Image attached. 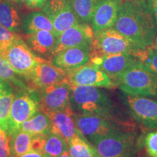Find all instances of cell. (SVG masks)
Here are the masks:
<instances>
[{"label": "cell", "instance_id": "52a82bcc", "mask_svg": "<svg viewBox=\"0 0 157 157\" xmlns=\"http://www.w3.org/2000/svg\"><path fill=\"white\" fill-rule=\"evenodd\" d=\"M99 157H131L134 153L135 136L119 131L98 139L93 143Z\"/></svg>", "mask_w": 157, "mask_h": 157}, {"label": "cell", "instance_id": "9c48e42d", "mask_svg": "<svg viewBox=\"0 0 157 157\" xmlns=\"http://www.w3.org/2000/svg\"><path fill=\"white\" fill-rule=\"evenodd\" d=\"M34 92L38 99L39 110L47 114L71 105V86L67 79Z\"/></svg>", "mask_w": 157, "mask_h": 157}, {"label": "cell", "instance_id": "2e32d148", "mask_svg": "<svg viewBox=\"0 0 157 157\" xmlns=\"http://www.w3.org/2000/svg\"><path fill=\"white\" fill-rule=\"evenodd\" d=\"M90 44H85L60 51L50 59L54 66L64 71L76 69L90 61Z\"/></svg>", "mask_w": 157, "mask_h": 157}, {"label": "cell", "instance_id": "8992f818", "mask_svg": "<svg viewBox=\"0 0 157 157\" xmlns=\"http://www.w3.org/2000/svg\"><path fill=\"white\" fill-rule=\"evenodd\" d=\"M74 118L78 130L92 144L98 139L121 131L117 124L109 118L79 113H74Z\"/></svg>", "mask_w": 157, "mask_h": 157}, {"label": "cell", "instance_id": "d4e9b609", "mask_svg": "<svg viewBox=\"0 0 157 157\" xmlns=\"http://www.w3.org/2000/svg\"><path fill=\"white\" fill-rule=\"evenodd\" d=\"M71 157H99L97 150L82 133L76 135L68 143Z\"/></svg>", "mask_w": 157, "mask_h": 157}, {"label": "cell", "instance_id": "ba28073f", "mask_svg": "<svg viewBox=\"0 0 157 157\" xmlns=\"http://www.w3.org/2000/svg\"><path fill=\"white\" fill-rule=\"evenodd\" d=\"M39 111L36 93L31 90L17 91L12 104L8 120L7 134L11 135L21 124Z\"/></svg>", "mask_w": 157, "mask_h": 157}, {"label": "cell", "instance_id": "277c9868", "mask_svg": "<svg viewBox=\"0 0 157 157\" xmlns=\"http://www.w3.org/2000/svg\"><path fill=\"white\" fill-rule=\"evenodd\" d=\"M145 50L113 27L94 32L90 44V58L105 55L127 53L137 58Z\"/></svg>", "mask_w": 157, "mask_h": 157}, {"label": "cell", "instance_id": "cb8c5ba5", "mask_svg": "<svg viewBox=\"0 0 157 157\" xmlns=\"http://www.w3.org/2000/svg\"><path fill=\"white\" fill-rule=\"evenodd\" d=\"M32 137V135L19 129L10 135L9 146L11 157H19L31 151Z\"/></svg>", "mask_w": 157, "mask_h": 157}, {"label": "cell", "instance_id": "f35d334b", "mask_svg": "<svg viewBox=\"0 0 157 157\" xmlns=\"http://www.w3.org/2000/svg\"><path fill=\"white\" fill-rule=\"evenodd\" d=\"M15 1H16V2H17V0H15Z\"/></svg>", "mask_w": 157, "mask_h": 157}, {"label": "cell", "instance_id": "44dd1931", "mask_svg": "<svg viewBox=\"0 0 157 157\" xmlns=\"http://www.w3.org/2000/svg\"><path fill=\"white\" fill-rule=\"evenodd\" d=\"M22 30L25 35L39 31H48L54 33L52 22L42 11L31 12L25 15L22 21Z\"/></svg>", "mask_w": 157, "mask_h": 157}, {"label": "cell", "instance_id": "83f0119b", "mask_svg": "<svg viewBox=\"0 0 157 157\" xmlns=\"http://www.w3.org/2000/svg\"><path fill=\"white\" fill-rule=\"evenodd\" d=\"M98 0H70L74 12L82 23L90 25Z\"/></svg>", "mask_w": 157, "mask_h": 157}, {"label": "cell", "instance_id": "7402d4cb", "mask_svg": "<svg viewBox=\"0 0 157 157\" xmlns=\"http://www.w3.org/2000/svg\"><path fill=\"white\" fill-rule=\"evenodd\" d=\"M18 129L32 135H48L52 131L50 117L46 113L40 110L23 122Z\"/></svg>", "mask_w": 157, "mask_h": 157}, {"label": "cell", "instance_id": "d6986e66", "mask_svg": "<svg viewBox=\"0 0 157 157\" xmlns=\"http://www.w3.org/2000/svg\"><path fill=\"white\" fill-rule=\"evenodd\" d=\"M56 38L53 32L39 31L25 35L24 41L37 56L50 60L56 46Z\"/></svg>", "mask_w": 157, "mask_h": 157}, {"label": "cell", "instance_id": "7c38bea8", "mask_svg": "<svg viewBox=\"0 0 157 157\" xmlns=\"http://www.w3.org/2000/svg\"><path fill=\"white\" fill-rule=\"evenodd\" d=\"M25 83L31 91L60 83L66 80V72L51 63L50 60L42 58L31 73L24 78Z\"/></svg>", "mask_w": 157, "mask_h": 157}, {"label": "cell", "instance_id": "f1b7e54d", "mask_svg": "<svg viewBox=\"0 0 157 157\" xmlns=\"http://www.w3.org/2000/svg\"><path fill=\"white\" fill-rule=\"evenodd\" d=\"M139 60L157 74V49L154 46L147 48L139 56Z\"/></svg>", "mask_w": 157, "mask_h": 157}, {"label": "cell", "instance_id": "f546056e", "mask_svg": "<svg viewBox=\"0 0 157 157\" xmlns=\"http://www.w3.org/2000/svg\"><path fill=\"white\" fill-rule=\"evenodd\" d=\"M21 36L0 25V54Z\"/></svg>", "mask_w": 157, "mask_h": 157}, {"label": "cell", "instance_id": "ac0fdd59", "mask_svg": "<svg viewBox=\"0 0 157 157\" xmlns=\"http://www.w3.org/2000/svg\"><path fill=\"white\" fill-rule=\"evenodd\" d=\"M74 114V112L71 105L63 109L48 113L51 121V132L60 135L67 143L75 135L81 133L76 126Z\"/></svg>", "mask_w": 157, "mask_h": 157}, {"label": "cell", "instance_id": "e575fe53", "mask_svg": "<svg viewBox=\"0 0 157 157\" xmlns=\"http://www.w3.org/2000/svg\"><path fill=\"white\" fill-rule=\"evenodd\" d=\"M148 2L153 15H154L155 22L157 25V0H146Z\"/></svg>", "mask_w": 157, "mask_h": 157}, {"label": "cell", "instance_id": "d6a6232c", "mask_svg": "<svg viewBox=\"0 0 157 157\" xmlns=\"http://www.w3.org/2000/svg\"><path fill=\"white\" fill-rule=\"evenodd\" d=\"M47 1L48 0H17L20 5H24L31 10L42 8Z\"/></svg>", "mask_w": 157, "mask_h": 157}, {"label": "cell", "instance_id": "4dcf8cb0", "mask_svg": "<svg viewBox=\"0 0 157 157\" xmlns=\"http://www.w3.org/2000/svg\"><path fill=\"white\" fill-rule=\"evenodd\" d=\"M143 145L149 157H157V130L147 133L143 140Z\"/></svg>", "mask_w": 157, "mask_h": 157}, {"label": "cell", "instance_id": "ffe728a7", "mask_svg": "<svg viewBox=\"0 0 157 157\" xmlns=\"http://www.w3.org/2000/svg\"><path fill=\"white\" fill-rule=\"evenodd\" d=\"M21 5L15 0H0V25L19 32L22 29Z\"/></svg>", "mask_w": 157, "mask_h": 157}, {"label": "cell", "instance_id": "3957f363", "mask_svg": "<svg viewBox=\"0 0 157 157\" xmlns=\"http://www.w3.org/2000/svg\"><path fill=\"white\" fill-rule=\"evenodd\" d=\"M71 104L79 113L112 119L114 113V106L106 93L92 86H71Z\"/></svg>", "mask_w": 157, "mask_h": 157}, {"label": "cell", "instance_id": "4fadbf2b", "mask_svg": "<svg viewBox=\"0 0 157 157\" xmlns=\"http://www.w3.org/2000/svg\"><path fill=\"white\" fill-rule=\"evenodd\" d=\"M124 103L135 121L149 129H157V100L126 94Z\"/></svg>", "mask_w": 157, "mask_h": 157}, {"label": "cell", "instance_id": "7a4b0ae2", "mask_svg": "<svg viewBox=\"0 0 157 157\" xmlns=\"http://www.w3.org/2000/svg\"><path fill=\"white\" fill-rule=\"evenodd\" d=\"M125 94L157 99V74L138 61L115 78Z\"/></svg>", "mask_w": 157, "mask_h": 157}, {"label": "cell", "instance_id": "836d02e7", "mask_svg": "<svg viewBox=\"0 0 157 157\" xmlns=\"http://www.w3.org/2000/svg\"><path fill=\"white\" fill-rule=\"evenodd\" d=\"M45 136H46V135H33L32 140H31V150L42 151L43 147H44V144Z\"/></svg>", "mask_w": 157, "mask_h": 157}, {"label": "cell", "instance_id": "9a60e30c", "mask_svg": "<svg viewBox=\"0 0 157 157\" xmlns=\"http://www.w3.org/2000/svg\"><path fill=\"white\" fill-rule=\"evenodd\" d=\"M138 61L140 60L137 57L127 53L105 55L91 57L90 59V63L99 67L114 80Z\"/></svg>", "mask_w": 157, "mask_h": 157}, {"label": "cell", "instance_id": "484cf974", "mask_svg": "<svg viewBox=\"0 0 157 157\" xmlns=\"http://www.w3.org/2000/svg\"><path fill=\"white\" fill-rule=\"evenodd\" d=\"M68 150L66 141L56 133L51 132L45 136L42 153L46 157H58Z\"/></svg>", "mask_w": 157, "mask_h": 157}, {"label": "cell", "instance_id": "e0dca14e", "mask_svg": "<svg viewBox=\"0 0 157 157\" xmlns=\"http://www.w3.org/2000/svg\"><path fill=\"white\" fill-rule=\"evenodd\" d=\"M123 0H98L92 17L94 32L113 27Z\"/></svg>", "mask_w": 157, "mask_h": 157}, {"label": "cell", "instance_id": "d590c367", "mask_svg": "<svg viewBox=\"0 0 157 157\" xmlns=\"http://www.w3.org/2000/svg\"><path fill=\"white\" fill-rule=\"evenodd\" d=\"M19 157H46L42 151H29L20 156Z\"/></svg>", "mask_w": 157, "mask_h": 157}, {"label": "cell", "instance_id": "4316f807", "mask_svg": "<svg viewBox=\"0 0 157 157\" xmlns=\"http://www.w3.org/2000/svg\"><path fill=\"white\" fill-rule=\"evenodd\" d=\"M21 76L15 73L8 63L0 55V80L10 84L17 91L30 90L25 82L21 79Z\"/></svg>", "mask_w": 157, "mask_h": 157}, {"label": "cell", "instance_id": "8fae6325", "mask_svg": "<svg viewBox=\"0 0 157 157\" xmlns=\"http://www.w3.org/2000/svg\"><path fill=\"white\" fill-rule=\"evenodd\" d=\"M42 12L52 22L54 34L57 37L70 27L82 23L70 0H48L42 7Z\"/></svg>", "mask_w": 157, "mask_h": 157}, {"label": "cell", "instance_id": "74e56055", "mask_svg": "<svg viewBox=\"0 0 157 157\" xmlns=\"http://www.w3.org/2000/svg\"><path fill=\"white\" fill-rule=\"evenodd\" d=\"M154 47L157 49V33H156V37H155V40H154Z\"/></svg>", "mask_w": 157, "mask_h": 157}, {"label": "cell", "instance_id": "6da1fadb", "mask_svg": "<svg viewBox=\"0 0 157 157\" xmlns=\"http://www.w3.org/2000/svg\"><path fill=\"white\" fill-rule=\"evenodd\" d=\"M113 28L143 50L154 46L157 25L146 0H123Z\"/></svg>", "mask_w": 157, "mask_h": 157}, {"label": "cell", "instance_id": "1f68e13d", "mask_svg": "<svg viewBox=\"0 0 157 157\" xmlns=\"http://www.w3.org/2000/svg\"><path fill=\"white\" fill-rule=\"evenodd\" d=\"M9 139L7 131L0 127V157H11Z\"/></svg>", "mask_w": 157, "mask_h": 157}, {"label": "cell", "instance_id": "8d00e7d4", "mask_svg": "<svg viewBox=\"0 0 157 157\" xmlns=\"http://www.w3.org/2000/svg\"><path fill=\"white\" fill-rule=\"evenodd\" d=\"M58 157H71V155L69 154L68 150H67V151H65L61 155H60V156Z\"/></svg>", "mask_w": 157, "mask_h": 157}, {"label": "cell", "instance_id": "30bf717a", "mask_svg": "<svg viewBox=\"0 0 157 157\" xmlns=\"http://www.w3.org/2000/svg\"><path fill=\"white\" fill-rule=\"evenodd\" d=\"M66 78L71 86H92L108 89L117 86L113 78L90 61L81 67L66 72Z\"/></svg>", "mask_w": 157, "mask_h": 157}, {"label": "cell", "instance_id": "603a6c76", "mask_svg": "<svg viewBox=\"0 0 157 157\" xmlns=\"http://www.w3.org/2000/svg\"><path fill=\"white\" fill-rule=\"evenodd\" d=\"M15 95L13 86L0 80V127L5 131L8 128L10 113Z\"/></svg>", "mask_w": 157, "mask_h": 157}, {"label": "cell", "instance_id": "5bb4252c", "mask_svg": "<svg viewBox=\"0 0 157 157\" xmlns=\"http://www.w3.org/2000/svg\"><path fill=\"white\" fill-rule=\"evenodd\" d=\"M93 36V29L91 25L87 23H80L70 27L56 38L52 57L66 49L85 44H91Z\"/></svg>", "mask_w": 157, "mask_h": 157}, {"label": "cell", "instance_id": "5b68a950", "mask_svg": "<svg viewBox=\"0 0 157 157\" xmlns=\"http://www.w3.org/2000/svg\"><path fill=\"white\" fill-rule=\"evenodd\" d=\"M0 55L15 73L23 76V78L31 73L42 58L37 56L31 50L22 36L17 39Z\"/></svg>", "mask_w": 157, "mask_h": 157}]
</instances>
